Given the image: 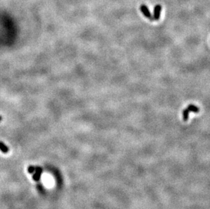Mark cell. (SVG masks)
<instances>
[{
	"label": "cell",
	"instance_id": "obj_1",
	"mask_svg": "<svg viewBox=\"0 0 210 209\" xmlns=\"http://www.w3.org/2000/svg\"><path fill=\"white\" fill-rule=\"evenodd\" d=\"M140 10L142 12L143 14H144L147 19H148L149 20H150L152 21L154 20V17H153V16L152 15V14H151L150 10H149L148 8L147 7L146 5H144V4L141 5Z\"/></svg>",
	"mask_w": 210,
	"mask_h": 209
},
{
	"label": "cell",
	"instance_id": "obj_2",
	"mask_svg": "<svg viewBox=\"0 0 210 209\" xmlns=\"http://www.w3.org/2000/svg\"><path fill=\"white\" fill-rule=\"evenodd\" d=\"M161 10H162V6L160 4H157L154 6V16H153V17H154V19L155 21L159 20Z\"/></svg>",
	"mask_w": 210,
	"mask_h": 209
},
{
	"label": "cell",
	"instance_id": "obj_3",
	"mask_svg": "<svg viewBox=\"0 0 210 209\" xmlns=\"http://www.w3.org/2000/svg\"><path fill=\"white\" fill-rule=\"evenodd\" d=\"M35 171H36V173H35L34 175H33V179L35 181H38L39 180H40V177H41V174H42L43 170L41 167H38L36 168Z\"/></svg>",
	"mask_w": 210,
	"mask_h": 209
},
{
	"label": "cell",
	"instance_id": "obj_4",
	"mask_svg": "<svg viewBox=\"0 0 210 209\" xmlns=\"http://www.w3.org/2000/svg\"><path fill=\"white\" fill-rule=\"evenodd\" d=\"M9 148L5 143H3L2 141H0V151L2 152L3 153H7L9 151Z\"/></svg>",
	"mask_w": 210,
	"mask_h": 209
},
{
	"label": "cell",
	"instance_id": "obj_5",
	"mask_svg": "<svg viewBox=\"0 0 210 209\" xmlns=\"http://www.w3.org/2000/svg\"><path fill=\"white\" fill-rule=\"evenodd\" d=\"M187 108L188 109V110H189L190 111H192V112H194V113H198L199 111V107L194 105H189L188 106Z\"/></svg>",
	"mask_w": 210,
	"mask_h": 209
},
{
	"label": "cell",
	"instance_id": "obj_6",
	"mask_svg": "<svg viewBox=\"0 0 210 209\" xmlns=\"http://www.w3.org/2000/svg\"><path fill=\"white\" fill-rule=\"evenodd\" d=\"M190 111L188 110V108L184 109V111H182V116H183V119L184 121H187L188 120V118H189V113Z\"/></svg>",
	"mask_w": 210,
	"mask_h": 209
},
{
	"label": "cell",
	"instance_id": "obj_7",
	"mask_svg": "<svg viewBox=\"0 0 210 209\" xmlns=\"http://www.w3.org/2000/svg\"><path fill=\"white\" fill-rule=\"evenodd\" d=\"M35 170H36V167H34L33 166H29L28 167V173L32 174L35 172Z\"/></svg>",
	"mask_w": 210,
	"mask_h": 209
},
{
	"label": "cell",
	"instance_id": "obj_8",
	"mask_svg": "<svg viewBox=\"0 0 210 209\" xmlns=\"http://www.w3.org/2000/svg\"><path fill=\"white\" fill-rule=\"evenodd\" d=\"M1 120H2V118H1V116H0V122H1Z\"/></svg>",
	"mask_w": 210,
	"mask_h": 209
}]
</instances>
